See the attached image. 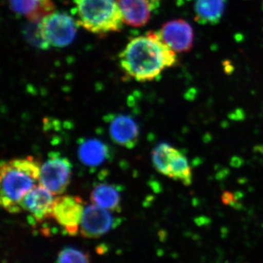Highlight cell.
<instances>
[{
	"label": "cell",
	"instance_id": "obj_13",
	"mask_svg": "<svg viewBox=\"0 0 263 263\" xmlns=\"http://www.w3.org/2000/svg\"><path fill=\"white\" fill-rule=\"evenodd\" d=\"M8 3L14 13L24 15L33 23H39L55 10L52 0H8Z\"/></svg>",
	"mask_w": 263,
	"mask_h": 263
},
{
	"label": "cell",
	"instance_id": "obj_10",
	"mask_svg": "<svg viewBox=\"0 0 263 263\" xmlns=\"http://www.w3.org/2000/svg\"><path fill=\"white\" fill-rule=\"evenodd\" d=\"M159 34L162 41L176 53L188 52L193 48V27L183 19L171 21L164 24Z\"/></svg>",
	"mask_w": 263,
	"mask_h": 263
},
{
	"label": "cell",
	"instance_id": "obj_7",
	"mask_svg": "<svg viewBox=\"0 0 263 263\" xmlns=\"http://www.w3.org/2000/svg\"><path fill=\"white\" fill-rule=\"evenodd\" d=\"M84 201L79 196L62 195L55 198L53 218L69 235L77 234L84 213Z\"/></svg>",
	"mask_w": 263,
	"mask_h": 263
},
{
	"label": "cell",
	"instance_id": "obj_12",
	"mask_svg": "<svg viewBox=\"0 0 263 263\" xmlns=\"http://www.w3.org/2000/svg\"><path fill=\"white\" fill-rule=\"evenodd\" d=\"M110 133L116 143L132 148L138 141L139 129L133 118L127 115H118L112 119Z\"/></svg>",
	"mask_w": 263,
	"mask_h": 263
},
{
	"label": "cell",
	"instance_id": "obj_14",
	"mask_svg": "<svg viewBox=\"0 0 263 263\" xmlns=\"http://www.w3.org/2000/svg\"><path fill=\"white\" fill-rule=\"evenodd\" d=\"M226 6V0H196L195 22L202 25H216L222 18Z\"/></svg>",
	"mask_w": 263,
	"mask_h": 263
},
{
	"label": "cell",
	"instance_id": "obj_9",
	"mask_svg": "<svg viewBox=\"0 0 263 263\" xmlns=\"http://www.w3.org/2000/svg\"><path fill=\"white\" fill-rule=\"evenodd\" d=\"M53 195L41 184L34 186L19 202L21 210L30 213L34 220L41 222L53 217Z\"/></svg>",
	"mask_w": 263,
	"mask_h": 263
},
{
	"label": "cell",
	"instance_id": "obj_8",
	"mask_svg": "<svg viewBox=\"0 0 263 263\" xmlns=\"http://www.w3.org/2000/svg\"><path fill=\"white\" fill-rule=\"evenodd\" d=\"M119 223L120 221L114 219L108 209L92 204L84 208L80 226L81 234L86 238H100Z\"/></svg>",
	"mask_w": 263,
	"mask_h": 263
},
{
	"label": "cell",
	"instance_id": "obj_5",
	"mask_svg": "<svg viewBox=\"0 0 263 263\" xmlns=\"http://www.w3.org/2000/svg\"><path fill=\"white\" fill-rule=\"evenodd\" d=\"M76 26L73 19L65 13H53L38 24V33L48 46L56 48L69 46L75 39Z\"/></svg>",
	"mask_w": 263,
	"mask_h": 263
},
{
	"label": "cell",
	"instance_id": "obj_1",
	"mask_svg": "<svg viewBox=\"0 0 263 263\" xmlns=\"http://www.w3.org/2000/svg\"><path fill=\"white\" fill-rule=\"evenodd\" d=\"M123 70L140 82L157 79L167 67L177 62L176 52L161 39L159 33L133 38L119 54Z\"/></svg>",
	"mask_w": 263,
	"mask_h": 263
},
{
	"label": "cell",
	"instance_id": "obj_3",
	"mask_svg": "<svg viewBox=\"0 0 263 263\" xmlns=\"http://www.w3.org/2000/svg\"><path fill=\"white\" fill-rule=\"evenodd\" d=\"M79 23L97 34L119 32L122 28V13L117 0H73Z\"/></svg>",
	"mask_w": 263,
	"mask_h": 263
},
{
	"label": "cell",
	"instance_id": "obj_18",
	"mask_svg": "<svg viewBox=\"0 0 263 263\" xmlns=\"http://www.w3.org/2000/svg\"><path fill=\"white\" fill-rule=\"evenodd\" d=\"M235 197L233 193L230 192H224L221 196V201L224 205H230L235 202Z\"/></svg>",
	"mask_w": 263,
	"mask_h": 263
},
{
	"label": "cell",
	"instance_id": "obj_4",
	"mask_svg": "<svg viewBox=\"0 0 263 263\" xmlns=\"http://www.w3.org/2000/svg\"><path fill=\"white\" fill-rule=\"evenodd\" d=\"M153 164L160 174L180 181L184 186L193 183V174L187 157L181 151L167 143L154 154Z\"/></svg>",
	"mask_w": 263,
	"mask_h": 263
},
{
	"label": "cell",
	"instance_id": "obj_16",
	"mask_svg": "<svg viewBox=\"0 0 263 263\" xmlns=\"http://www.w3.org/2000/svg\"><path fill=\"white\" fill-rule=\"evenodd\" d=\"M120 199L117 186L106 183L98 185L91 195V201L95 205L118 212L121 210Z\"/></svg>",
	"mask_w": 263,
	"mask_h": 263
},
{
	"label": "cell",
	"instance_id": "obj_6",
	"mask_svg": "<svg viewBox=\"0 0 263 263\" xmlns=\"http://www.w3.org/2000/svg\"><path fill=\"white\" fill-rule=\"evenodd\" d=\"M70 161L59 156L51 157L40 169L39 183L53 195H62L70 181Z\"/></svg>",
	"mask_w": 263,
	"mask_h": 263
},
{
	"label": "cell",
	"instance_id": "obj_17",
	"mask_svg": "<svg viewBox=\"0 0 263 263\" xmlns=\"http://www.w3.org/2000/svg\"><path fill=\"white\" fill-rule=\"evenodd\" d=\"M58 262H89L90 257L89 254L84 253L82 251L73 248L66 247L60 251L57 257Z\"/></svg>",
	"mask_w": 263,
	"mask_h": 263
},
{
	"label": "cell",
	"instance_id": "obj_15",
	"mask_svg": "<svg viewBox=\"0 0 263 263\" xmlns=\"http://www.w3.org/2000/svg\"><path fill=\"white\" fill-rule=\"evenodd\" d=\"M109 150L106 145L97 139L83 141L79 148L81 162L89 167L100 165L108 158Z\"/></svg>",
	"mask_w": 263,
	"mask_h": 263
},
{
	"label": "cell",
	"instance_id": "obj_19",
	"mask_svg": "<svg viewBox=\"0 0 263 263\" xmlns=\"http://www.w3.org/2000/svg\"><path fill=\"white\" fill-rule=\"evenodd\" d=\"M161 0H149V2L151 3V4L152 5V8H157V6L159 5V3H160V2Z\"/></svg>",
	"mask_w": 263,
	"mask_h": 263
},
{
	"label": "cell",
	"instance_id": "obj_2",
	"mask_svg": "<svg viewBox=\"0 0 263 263\" xmlns=\"http://www.w3.org/2000/svg\"><path fill=\"white\" fill-rule=\"evenodd\" d=\"M39 164L32 157L1 164V205L8 212H21L19 202L39 182Z\"/></svg>",
	"mask_w": 263,
	"mask_h": 263
},
{
	"label": "cell",
	"instance_id": "obj_11",
	"mask_svg": "<svg viewBox=\"0 0 263 263\" xmlns=\"http://www.w3.org/2000/svg\"><path fill=\"white\" fill-rule=\"evenodd\" d=\"M122 21L132 27L146 25L151 18L152 5L149 0H117Z\"/></svg>",
	"mask_w": 263,
	"mask_h": 263
}]
</instances>
